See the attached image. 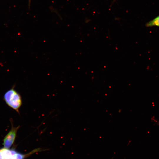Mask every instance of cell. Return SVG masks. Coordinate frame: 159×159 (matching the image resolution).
Returning a JSON list of instances; mask_svg holds the SVG:
<instances>
[{
  "label": "cell",
  "mask_w": 159,
  "mask_h": 159,
  "mask_svg": "<svg viewBox=\"0 0 159 159\" xmlns=\"http://www.w3.org/2000/svg\"><path fill=\"white\" fill-rule=\"evenodd\" d=\"M13 87L7 91L4 96V99L9 107L19 113V109L22 104L20 94Z\"/></svg>",
  "instance_id": "cell-1"
},
{
  "label": "cell",
  "mask_w": 159,
  "mask_h": 159,
  "mask_svg": "<svg viewBox=\"0 0 159 159\" xmlns=\"http://www.w3.org/2000/svg\"><path fill=\"white\" fill-rule=\"evenodd\" d=\"M41 151V149L39 148L34 150L27 154H23L14 150L4 148L0 149V159H24L34 153Z\"/></svg>",
  "instance_id": "cell-2"
},
{
  "label": "cell",
  "mask_w": 159,
  "mask_h": 159,
  "mask_svg": "<svg viewBox=\"0 0 159 159\" xmlns=\"http://www.w3.org/2000/svg\"><path fill=\"white\" fill-rule=\"evenodd\" d=\"M11 125V127L3 140V145L4 148H9L13 144L16 138L18 130L20 126L14 127L13 125L12 120H10Z\"/></svg>",
  "instance_id": "cell-3"
},
{
  "label": "cell",
  "mask_w": 159,
  "mask_h": 159,
  "mask_svg": "<svg viewBox=\"0 0 159 159\" xmlns=\"http://www.w3.org/2000/svg\"><path fill=\"white\" fill-rule=\"evenodd\" d=\"M145 26L147 27L153 26L159 27V16L147 22L145 24Z\"/></svg>",
  "instance_id": "cell-4"
}]
</instances>
